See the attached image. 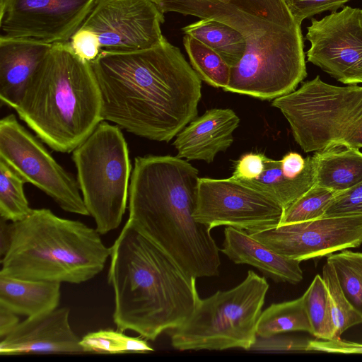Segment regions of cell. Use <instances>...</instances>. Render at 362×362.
I'll return each instance as SVG.
<instances>
[{"mask_svg": "<svg viewBox=\"0 0 362 362\" xmlns=\"http://www.w3.org/2000/svg\"><path fill=\"white\" fill-rule=\"evenodd\" d=\"M239 123L240 118L230 109L206 111L177 134L173 142L177 156L189 160L213 162L218 153L231 146L233 133Z\"/></svg>", "mask_w": 362, "mask_h": 362, "instance_id": "e0dca14e", "label": "cell"}, {"mask_svg": "<svg viewBox=\"0 0 362 362\" xmlns=\"http://www.w3.org/2000/svg\"><path fill=\"white\" fill-rule=\"evenodd\" d=\"M11 224L0 276L78 284L100 273L110 255L96 228L61 218L48 209H33L25 218Z\"/></svg>", "mask_w": 362, "mask_h": 362, "instance_id": "8992f818", "label": "cell"}, {"mask_svg": "<svg viewBox=\"0 0 362 362\" xmlns=\"http://www.w3.org/2000/svg\"><path fill=\"white\" fill-rule=\"evenodd\" d=\"M17 314L0 305V337L4 338L11 332L18 325Z\"/></svg>", "mask_w": 362, "mask_h": 362, "instance_id": "8d00e7d4", "label": "cell"}, {"mask_svg": "<svg viewBox=\"0 0 362 362\" xmlns=\"http://www.w3.org/2000/svg\"><path fill=\"white\" fill-rule=\"evenodd\" d=\"M81 344L85 353H149L154 351L146 340L110 329L88 333L81 339Z\"/></svg>", "mask_w": 362, "mask_h": 362, "instance_id": "f1b7e54d", "label": "cell"}, {"mask_svg": "<svg viewBox=\"0 0 362 362\" xmlns=\"http://www.w3.org/2000/svg\"><path fill=\"white\" fill-rule=\"evenodd\" d=\"M13 109L42 141L61 153L72 152L103 120L91 64L69 42L52 45Z\"/></svg>", "mask_w": 362, "mask_h": 362, "instance_id": "5b68a950", "label": "cell"}, {"mask_svg": "<svg viewBox=\"0 0 362 362\" xmlns=\"http://www.w3.org/2000/svg\"><path fill=\"white\" fill-rule=\"evenodd\" d=\"M220 251L234 263L255 267L276 282L296 284L303 280L300 261L276 253L243 230L227 226Z\"/></svg>", "mask_w": 362, "mask_h": 362, "instance_id": "d6986e66", "label": "cell"}, {"mask_svg": "<svg viewBox=\"0 0 362 362\" xmlns=\"http://www.w3.org/2000/svg\"><path fill=\"white\" fill-rule=\"evenodd\" d=\"M163 12L223 22L237 30L245 53L223 90L261 100L288 94L307 76L303 38L284 0H153Z\"/></svg>", "mask_w": 362, "mask_h": 362, "instance_id": "7a4b0ae2", "label": "cell"}, {"mask_svg": "<svg viewBox=\"0 0 362 362\" xmlns=\"http://www.w3.org/2000/svg\"><path fill=\"white\" fill-rule=\"evenodd\" d=\"M284 208L262 192L231 177H199L195 219L209 230L226 226L255 233L280 224Z\"/></svg>", "mask_w": 362, "mask_h": 362, "instance_id": "7c38bea8", "label": "cell"}, {"mask_svg": "<svg viewBox=\"0 0 362 362\" xmlns=\"http://www.w3.org/2000/svg\"><path fill=\"white\" fill-rule=\"evenodd\" d=\"M362 214V181L337 193L322 217L346 216Z\"/></svg>", "mask_w": 362, "mask_h": 362, "instance_id": "1f68e13d", "label": "cell"}, {"mask_svg": "<svg viewBox=\"0 0 362 362\" xmlns=\"http://www.w3.org/2000/svg\"><path fill=\"white\" fill-rule=\"evenodd\" d=\"M163 14L153 0H97L69 42L90 63L102 52L151 48L164 38Z\"/></svg>", "mask_w": 362, "mask_h": 362, "instance_id": "30bf717a", "label": "cell"}, {"mask_svg": "<svg viewBox=\"0 0 362 362\" xmlns=\"http://www.w3.org/2000/svg\"><path fill=\"white\" fill-rule=\"evenodd\" d=\"M305 153L334 146L362 148V86H337L319 76L275 98Z\"/></svg>", "mask_w": 362, "mask_h": 362, "instance_id": "52a82bcc", "label": "cell"}, {"mask_svg": "<svg viewBox=\"0 0 362 362\" xmlns=\"http://www.w3.org/2000/svg\"><path fill=\"white\" fill-rule=\"evenodd\" d=\"M294 331L312 334L303 296L293 300L272 303L262 312L257 324V336L261 337Z\"/></svg>", "mask_w": 362, "mask_h": 362, "instance_id": "cb8c5ba5", "label": "cell"}, {"mask_svg": "<svg viewBox=\"0 0 362 362\" xmlns=\"http://www.w3.org/2000/svg\"><path fill=\"white\" fill-rule=\"evenodd\" d=\"M307 30L308 62L342 83H362V9L344 6L320 20L311 18Z\"/></svg>", "mask_w": 362, "mask_h": 362, "instance_id": "4fadbf2b", "label": "cell"}, {"mask_svg": "<svg viewBox=\"0 0 362 362\" xmlns=\"http://www.w3.org/2000/svg\"><path fill=\"white\" fill-rule=\"evenodd\" d=\"M25 180L0 159V216L17 222L30 215L33 209L24 193Z\"/></svg>", "mask_w": 362, "mask_h": 362, "instance_id": "4316f807", "label": "cell"}, {"mask_svg": "<svg viewBox=\"0 0 362 362\" xmlns=\"http://www.w3.org/2000/svg\"><path fill=\"white\" fill-rule=\"evenodd\" d=\"M198 170L177 156H137L129 188V221L194 278L219 274L220 249L198 222Z\"/></svg>", "mask_w": 362, "mask_h": 362, "instance_id": "3957f363", "label": "cell"}, {"mask_svg": "<svg viewBox=\"0 0 362 362\" xmlns=\"http://www.w3.org/2000/svg\"><path fill=\"white\" fill-rule=\"evenodd\" d=\"M351 0H284L296 21L301 25L305 18L326 11H337Z\"/></svg>", "mask_w": 362, "mask_h": 362, "instance_id": "d6a6232c", "label": "cell"}, {"mask_svg": "<svg viewBox=\"0 0 362 362\" xmlns=\"http://www.w3.org/2000/svg\"><path fill=\"white\" fill-rule=\"evenodd\" d=\"M337 193L315 185L284 210L279 225L313 221L322 218Z\"/></svg>", "mask_w": 362, "mask_h": 362, "instance_id": "4dcf8cb0", "label": "cell"}, {"mask_svg": "<svg viewBox=\"0 0 362 362\" xmlns=\"http://www.w3.org/2000/svg\"><path fill=\"white\" fill-rule=\"evenodd\" d=\"M322 279L326 286L337 339L350 327L362 323V316L346 298L333 266L328 262L322 267Z\"/></svg>", "mask_w": 362, "mask_h": 362, "instance_id": "f546056e", "label": "cell"}, {"mask_svg": "<svg viewBox=\"0 0 362 362\" xmlns=\"http://www.w3.org/2000/svg\"><path fill=\"white\" fill-rule=\"evenodd\" d=\"M312 158L318 186L338 193L362 181V152L358 148L329 147Z\"/></svg>", "mask_w": 362, "mask_h": 362, "instance_id": "44dd1931", "label": "cell"}, {"mask_svg": "<svg viewBox=\"0 0 362 362\" xmlns=\"http://www.w3.org/2000/svg\"><path fill=\"white\" fill-rule=\"evenodd\" d=\"M312 335L322 340L337 339L327 290L317 274L303 295Z\"/></svg>", "mask_w": 362, "mask_h": 362, "instance_id": "484cf974", "label": "cell"}, {"mask_svg": "<svg viewBox=\"0 0 362 362\" xmlns=\"http://www.w3.org/2000/svg\"><path fill=\"white\" fill-rule=\"evenodd\" d=\"M6 220L1 218L0 223V255L1 257L6 252L11 242V224L7 223Z\"/></svg>", "mask_w": 362, "mask_h": 362, "instance_id": "74e56055", "label": "cell"}, {"mask_svg": "<svg viewBox=\"0 0 362 362\" xmlns=\"http://www.w3.org/2000/svg\"><path fill=\"white\" fill-rule=\"evenodd\" d=\"M69 312L67 308H56L19 322L1 339L0 354H84L69 324Z\"/></svg>", "mask_w": 362, "mask_h": 362, "instance_id": "2e32d148", "label": "cell"}, {"mask_svg": "<svg viewBox=\"0 0 362 362\" xmlns=\"http://www.w3.org/2000/svg\"><path fill=\"white\" fill-rule=\"evenodd\" d=\"M90 64L103 120L139 137L168 142L197 117L201 78L165 37L142 50L102 52Z\"/></svg>", "mask_w": 362, "mask_h": 362, "instance_id": "6da1fadb", "label": "cell"}, {"mask_svg": "<svg viewBox=\"0 0 362 362\" xmlns=\"http://www.w3.org/2000/svg\"><path fill=\"white\" fill-rule=\"evenodd\" d=\"M182 30L217 52L230 67L237 65L245 53L243 36L223 22L202 18L184 27Z\"/></svg>", "mask_w": 362, "mask_h": 362, "instance_id": "603a6c76", "label": "cell"}, {"mask_svg": "<svg viewBox=\"0 0 362 362\" xmlns=\"http://www.w3.org/2000/svg\"><path fill=\"white\" fill-rule=\"evenodd\" d=\"M265 158L262 153L244 154L236 162L230 177L238 181H250L257 178L264 170Z\"/></svg>", "mask_w": 362, "mask_h": 362, "instance_id": "e575fe53", "label": "cell"}, {"mask_svg": "<svg viewBox=\"0 0 362 362\" xmlns=\"http://www.w3.org/2000/svg\"><path fill=\"white\" fill-rule=\"evenodd\" d=\"M183 44L192 67L199 78L214 88H226L230 66L211 48L189 35L184 36Z\"/></svg>", "mask_w": 362, "mask_h": 362, "instance_id": "d4e9b609", "label": "cell"}, {"mask_svg": "<svg viewBox=\"0 0 362 362\" xmlns=\"http://www.w3.org/2000/svg\"><path fill=\"white\" fill-rule=\"evenodd\" d=\"M341 289L349 303L362 316V253L344 250L328 255Z\"/></svg>", "mask_w": 362, "mask_h": 362, "instance_id": "83f0119b", "label": "cell"}, {"mask_svg": "<svg viewBox=\"0 0 362 362\" xmlns=\"http://www.w3.org/2000/svg\"><path fill=\"white\" fill-rule=\"evenodd\" d=\"M97 0H0V37L69 42Z\"/></svg>", "mask_w": 362, "mask_h": 362, "instance_id": "5bb4252c", "label": "cell"}, {"mask_svg": "<svg viewBox=\"0 0 362 362\" xmlns=\"http://www.w3.org/2000/svg\"><path fill=\"white\" fill-rule=\"evenodd\" d=\"M52 45L0 37V100L14 108Z\"/></svg>", "mask_w": 362, "mask_h": 362, "instance_id": "ac0fdd59", "label": "cell"}, {"mask_svg": "<svg viewBox=\"0 0 362 362\" xmlns=\"http://www.w3.org/2000/svg\"><path fill=\"white\" fill-rule=\"evenodd\" d=\"M269 287L264 277L249 270L235 287L199 298L189 318L173 332V347L179 351L250 350Z\"/></svg>", "mask_w": 362, "mask_h": 362, "instance_id": "ba28073f", "label": "cell"}, {"mask_svg": "<svg viewBox=\"0 0 362 362\" xmlns=\"http://www.w3.org/2000/svg\"><path fill=\"white\" fill-rule=\"evenodd\" d=\"M110 250L108 283L114 291L117 329L154 341L164 331L182 326L199 299L196 278L129 221Z\"/></svg>", "mask_w": 362, "mask_h": 362, "instance_id": "277c9868", "label": "cell"}, {"mask_svg": "<svg viewBox=\"0 0 362 362\" xmlns=\"http://www.w3.org/2000/svg\"><path fill=\"white\" fill-rule=\"evenodd\" d=\"M281 161L283 173L291 178L300 176L305 170L307 165L306 158L296 152H290L286 154Z\"/></svg>", "mask_w": 362, "mask_h": 362, "instance_id": "d590c367", "label": "cell"}, {"mask_svg": "<svg viewBox=\"0 0 362 362\" xmlns=\"http://www.w3.org/2000/svg\"><path fill=\"white\" fill-rule=\"evenodd\" d=\"M250 235L276 253L301 262L361 245L362 214L279 225Z\"/></svg>", "mask_w": 362, "mask_h": 362, "instance_id": "9a60e30c", "label": "cell"}, {"mask_svg": "<svg viewBox=\"0 0 362 362\" xmlns=\"http://www.w3.org/2000/svg\"><path fill=\"white\" fill-rule=\"evenodd\" d=\"M0 159L65 211L89 215L77 180L66 171L13 114L0 120Z\"/></svg>", "mask_w": 362, "mask_h": 362, "instance_id": "8fae6325", "label": "cell"}, {"mask_svg": "<svg viewBox=\"0 0 362 362\" xmlns=\"http://www.w3.org/2000/svg\"><path fill=\"white\" fill-rule=\"evenodd\" d=\"M60 286L58 282L0 276V305L17 315L38 316L57 308Z\"/></svg>", "mask_w": 362, "mask_h": 362, "instance_id": "ffe728a7", "label": "cell"}, {"mask_svg": "<svg viewBox=\"0 0 362 362\" xmlns=\"http://www.w3.org/2000/svg\"><path fill=\"white\" fill-rule=\"evenodd\" d=\"M77 182L96 230L106 234L121 223L129 197L132 165L118 126L105 120L72 151Z\"/></svg>", "mask_w": 362, "mask_h": 362, "instance_id": "9c48e42d", "label": "cell"}, {"mask_svg": "<svg viewBox=\"0 0 362 362\" xmlns=\"http://www.w3.org/2000/svg\"><path fill=\"white\" fill-rule=\"evenodd\" d=\"M309 340L281 335V334L268 337H257L250 350L269 352L308 351Z\"/></svg>", "mask_w": 362, "mask_h": 362, "instance_id": "836d02e7", "label": "cell"}, {"mask_svg": "<svg viewBox=\"0 0 362 362\" xmlns=\"http://www.w3.org/2000/svg\"><path fill=\"white\" fill-rule=\"evenodd\" d=\"M306 160L303 173L291 178L283 173L280 160L266 157L264 170L257 178L240 182L272 198L285 209L315 185L313 158L308 156Z\"/></svg>", "mask_w": 362, "mask_h": 362, "instance_id": "7402d4cb", "label": "cell"}]
</instances>
